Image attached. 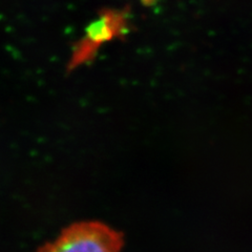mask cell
<instances>
[{
    "label": "cell",
    "instance_id": "1",
    "mask_svg": "<svg viewBox=\"0 0 252 252\" xmlns=\"http://www.w3.org/2000/svg\"><path fill=\"white\" fill-rule=\"evenodd\" d=\"M123 246L119 231L98 220H83L64 228L36 252H121Z\"/></svg>",
    "mask_w": 252,
    "mask_h": 252
},
{
    "label": "cell",
    "instance_id": "2",
    "mask_svg": "<svg viewBox=\"0 0 252 252\" xmlns=\"http://www.w3.org/2000/svg\"><path fill=\"white\" fill-rule=\"evenodd\" d=\"M128 10L107 9L101 11L98 18L86 31V35L74 51L69 68H76L94 58L99 47L127 33Z\"/></svg>",
    "mask_w": 252,
    "mask_h": 252
}]
</instances>
